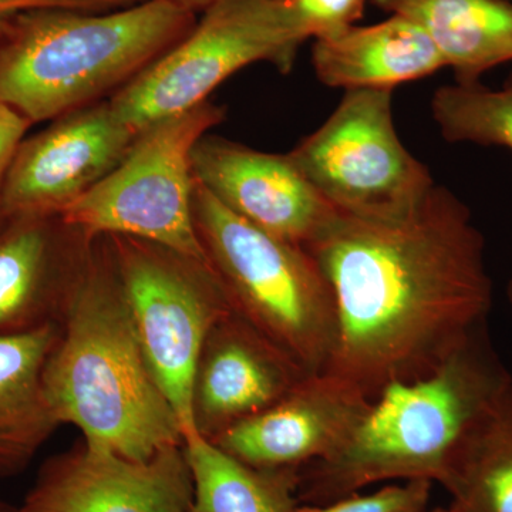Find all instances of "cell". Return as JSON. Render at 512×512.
Instances as JSON below:
<instances>
[{
  "mask_svg": "<svg viewBox=\"0 0 512 512\" xmlns=\"http://www.w3.org/2000/svg\"><path fill=\"white\" fill-rule=\"evenodd\" d=\"M306 249L335 302L325 372L367 399L429 375L487 325L494 292L484 237L466 202L443 185L400 220L338 214Z\"/></svg>",
  "mask_w": 512,
  "mask_h": 512,
  "instance_id": "1",
  "label": "cell"
},
{
  "mask_svg": "<svg viewBox=\"0 0 512 512\" xmlns=\"http://www.w3.org/2000/svg\"><path fill=\"white\" fill-rule=\"evenodd\" d=\"M43 383L60 426L72 424L87 446L148 460L184 444L138 342L107 237L79 234Z\"/></svg>",
  "mask_w": 512,
  "mask_h": 512,
  "instance_id": "2",
  "label": "cell"
},
{
  "mask_svg": "<svg viewBox=\"0 0 512 512\" xmlns=\"http://www.w3.org/2000/svg\"><path fill=\"white\" fill-rule=\"evenodd\" d=\"M511 389L483 325L429 375L386 387L338 450L301 468L299 503H332L384 481L446 487L467 441Z\"/></svg>",
  "mask_w": 512,
  "mask_h": 512,
  "instance_id": "3",
  "label": "cell"
},
{
  "mask_svg": "<svg viewBox=\"0 0 512 512\" xmlns=\"http://www.w3.org/2000/svg\"><path fill=\"white\" fill-rule=\"evenodd\" d=\"M197 23L170 0L109 12L35 8L0 18V101L52 121L127 86Z\"/></svg>",
  "mask_w": 512,
  "mask_h": 512,
  "instance_id": "4",
  "label": "cell"
},
{
  "mask_svg": "<svg viewBox=\"0 0 512 512\" xmlns=\"http://www.w3.org/2000/svg\"><path fill=\"white\" fill-rule=\"evenodd\" d=\"M192 210L232 311L306 375L325 372L335 345V302L311 252L232 214L197 183Z\"/></svg>",
  "mask_w": 512,
  "mask_h": 512,
  "instance_id": "5",
  "label": "cell"
},
{
  "mask_svg": "<svg viewBox=\"0 0 512 512\" xmlns=\"http://www.w3.org/2000/svg\"><path fill=\"white\" fill-rule=\"evenodd\" d=\"M224 117L222 107L205 101L141 128L120 164L60 220L82 237L143 239L210 265L192 210V151Z\"/></svg>",
  "mask_w": 512,
  "mask_h": 512,
  "instance_id": "6",
  "label": "cell"
},
{
  "mask_svg": "<svg viewBox=\"0 0 512 512\" xmlns=\"http://www.w3.org/2000/svg\"><path fill=\"white\" fill-rule=\"evenodd\" d=\"M306 40L289 0H218L187 36L109 101L124 123L140 131L205 103L251 64L289 72Z\"/></svg>",
  "mask_w": 512,
  "mask_h": 512,
  "instance_id": "7",
  "label": "cell"
},
{
  "mask_svg": "<svg viewBox=\"0 0 512 512\" xmlns=\"http://www.w3.org/2000/svg\"><path fill=\"white\" fill-rule=\"evenodd\" d=\"M288 156L333 210L362 220L407 217L437 185L397 134L393 90H346Z\"/></svg>",
  "mask_w": 512,
  "mask_h": 512,
  "instance_id": "8",
  "label": "cell"
},
{
  "mask_svg": "<svg viewBox=\"0 0 512 512\" xmlns=\"http://www.w3.org/2000/svg\"><path fill=\"white\" fill-rule=\"evenodd\" d=\"M107 239L147 365L180 420L183 439L194 436L195 369L231 303L210 265L143 239Z\"/></svg>",
  "mask_w": 512,
  "mask_h": 512,
  "instance_id": "9",
  "label": "cell"
},
{
  "mask_svg": "<svg viewBox=\"0 0 512 512\" xmlns=\"http://www.w3.org/2000/svg\"><path fill=\"white\" fill-rule=\"evenodd\" d=\"M137 133L109 100L50 121L20 144L6 178L3 214L59 217L120 164Z\"/></svg>",
  "mask_w": 512,
  "mask_h": 512,
  "instance_id": "10",
  "label": "cell"
},
{
  "mask_svg": "<svg viewBox=\"0 0 512 512\" xmlns=\"http://www.w3.org/2000/svg\"><path fill=\"white\" fill-rule=\"evenodd\" d=\"M194 483L184 444L130 460L74 446L47 458L20 512H191Z\"/></svg>",
  "mask_w": 512,
  "mask_h": 512,
  "instance_id": "11",
  "label": "cell"
},
{
  "mask_svg": "<svg viewBox=\"0 0 512 512\" xmlns=\"http://www.w3.org/2000/svg\"><path fill=\"white\" fill-rule=\"evenodd\" d=\"M192 174L232 214L301 247H309L338 215L288 154L208 133L192 151Z\"/></svg>",
  "mask_w": 512,
  "mask_h": 512,
  "instance_id": "12",
  "label": "cell"
},
{
  "mask_svg": "<svg viewBox=\"0 0 512 512\" xmlns=\"http://www.w3.org/2000/svg\"><path fill=\"white\" fill-rule=\"evenodd\" d=\"M372 400L338 376L303 377L264 412L210 440L229 456L261 470H301L338 450Z\"/></svg>",
  "mask_w": 512,
  "mask_h": 512,
  "instance_id": "13",
  "label": "cell"
},
{
  "mask_svg": "<svg viewBox=\"0 0 512 512\" xmlns=\"http://www.w3.org/2000/svg\"><path fill=\"white\" fill-rule=\"evenodd\" d=\"M306 376L232 311L211 329L198 359L191 396L195 433L217 439L281 400Z\"/></svg>",
  "mask_w": 512,
  "mask_h": 512,
  "instance_id": "14",
  "label": "cell"
},
{
  "mask_svg": "<svg viewBox=\"0 0 512 512\" xmlns=\"http://www.w3.org/2000/svg\"><path fill=\"white\" fill-rule=\"evenodd\" d=\"M79 234L59 217L15 215L0 224V336L59 322Z\"/></svg>",
  "mask_w": 512,
  "mask_h": 512,
  "instance_id": "15",
  "label": "cell"
},
{
  "mask_svg": "<svg viewBox=\"0 0 512 512\" xmlns=\"http://www.w3.org/2000/svg\"><path fill=\"white\" fill-rule=\"evenodd\" d=\"M312 64L319 82L345 92L393 90L446 69L430 37L399 15L315 40Z\"/></svg>",
  "mask_w": 512,
  "mask_h": 512,
  "instance_id": "16",
  "label": "cell"
},
{
  "mask_svg": "<svg viewBox=\"0 0 512 512\" xmlns=\"http://www.w3.org/2000/svg\"><path fill=\"white\" fill-rule=\"evenodd\" d=\"M59 322L0 336V480L22 474L60 426L43 370Z\"/></svg>",
  "mask_w": 512,
  "mask_h": 512,
  "instance_id": "17",
  "label": "cell"
},
{
  "mask_svg": "<svg viewBox=\"0 0 512 512\" xmlns=\"http://www.w3.org/2000/svg\"><path fill=\"white\" fill-rule=\"evenodd\" d=\"M377 8L412 20L439 50L458 83L512 62L511 0H370Z\"/></svg>",
  "mask_w": 512,
  "mask_h": 512,
  "instance_id": "18",
  "label": "cell"
},
{
  "mask_svg": "<svg viewBox=\"0 0 512 512\" xmlns=\"http://www.w3.org/2000/svg\"><path fill=\"white\" fill-rule=\"evenodd\" d=\"M194 483L191 512H295L299 470H261L200 434L184 439Z\"/></svg>",
  "mask_w": 512,
  "mask_h": 512,
  "instance_id": "19",
  "label": "cell"
},
{
  "mask_svg": "<svg viewBox=\"0 0 512 512\" xmlns=\"http://www.w3.org/2000/svg\"><path fill=\"white\" fill-rule=\"evenodd\" d=\"M444 488L461 512H512V389L467 441Z\"/></svg>",
  "mask_w": 512,
  "mask_h": 512,
  "instance_id": "20",
  "label": "cell"
},
{
  "mask_svg": "<svg viewBox=\"0 0 512 512\" xmlns=\"http://www.w3.org/2000/svg\"><path fill=\"white\" fill-rule=\"evenodd\" d=\"M431 116L448 143L512 151V74L498 89L481 82L439 87L431 97Z\"/></svg>",
  "mask_w": 512,
  "mask_h": 512,
  "instance_id": "21",
  "label": "cell"
},
{
  "mask_svg": "<svg viewBox=\"0 0 512 512\" xmlns=\"http://www.w3.org/2000/svg\"><path fill=\"white\" fill-rule=\"evenodd\" d=\"M433 483L400 481L373 493H355L328 504H299L295 512H426Z\"/></svg>",
  "mask_w": 512,
  "mask_h": 512,
  "instance_id": "22",
  "label": "cell"
},
{
  "mask_svg": "<svg viewBox=\"0 0 512 512\" xmlns=\"http://www.w3.org/2000/svg\"><path fill=\"white\" fill-rule=\"evenodd\" d=\"M369 0H289L308 39H326L352 28L362 19Z\"/></svg>",
  "mask_w": 512,
  "mask_h": 512,
  "instance_id": "23",
  "label": "cell"
},
{
  "mask_svg": "<svg viewBox=\"0 0 512 512\" xmlns=\"http://www.w3.org/2000/svg\"><path fill=\"white\" fill-rule=\"evenodd\" d=\"M32 123L13 110L8 104L0 101V224L5 220L3 214V192L6 178L18 148L25 140Z\"/></svg>",
  "mask_w": 512,
  "mask_h": 512,
  "instance_id": "24",
  "label": "cell"
},
{
  "mask_svg": "<svg viewBox=\"0 0 512 512\" xmlns=\"http://www.w3.org/2000/svg\"><path fill=\"white\" fill-rule=\"evenodd\" d=\"M141 0H0V18L35 8H67L84 12H109L128 8Z\"/></svg>",
  "mask_w": 512,
  "mask_h": 512,
  "instance_id": "25",
  "label": "cell"
},
{
  "mask_svg": "<svg viewBox=\"0 0 512 512\" xmlns=\"http://www.w3.org/2000/svg\"><path fill=\"white\" fill-rule=\"evenodd\" d=\"M170 2L185 10H190L192 13H198L204 12L205 9L210 8L218 0H170Z\"/></svg>",
  "mask_w": 512,
  "mask_h": 512,
  "instance_id": "26",
  "label": "cell"
},
{
  "mask_svg": "<svg viewBox=\"0 0 512 512\" xmlns=\"http://www.w3.org/2000/svg\"><path fill=\"white\" fill-rule=\"evenodd\" d=\"M0 512H20L19 507H15V505H10L8 503H2L0 501Z\"/></svg>",
  "mask_w": 512,
  "mask_h": 512,
  "instance_id": "27",
  "label": "cell"
},
{
  "mask_svg": "<svg viewBox=\"0 0 512 512\" xmlns=\"http://www.w3.org/2000/svg\"><path fill=\"white\" fill-rule=\"evenodd\" d=\"M426 512H461V511L458 510L457 507H454L453 504H450V507H447V508H443V507L434 508V510L426 511Z\"/></svg>",
  "mask_w": 512,
  "mask_h": 512,
  "instance_id": "28",
  "label": "cell"
},
{
  "mask_svg": "<svg viewBox=\"0 0 512 512\" xmlns=\"http://www.w3.org/2000/svg\"><path fill=\"white\" fill-rule=\"evenodd\" d=\"M508 301H510L512 305V281L510 282V285H508Z\"/></svg>",
  "mask_w": 512,
  "mask_h": 512,
  "instance_id": "29",
  "label": "cell"
},
{
  "mask_svg": "<svg viewBox=\"0 0 512 512\" xmlns=\"http://www.w3.org/2000/svg\"><path fill=\"white\" fill-rule=\"evenodd\" d=\"M511 2H512V0H511Z\"/></svg>",
  "mask_w": 512,
  "mask_h": 512,
  "instance_id": "30",
  "label": "cell"
}]
</instances>
